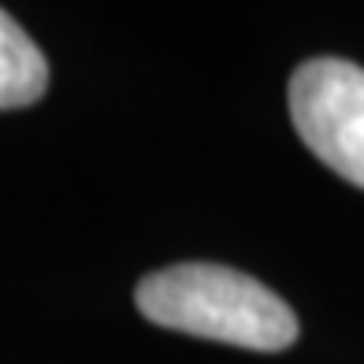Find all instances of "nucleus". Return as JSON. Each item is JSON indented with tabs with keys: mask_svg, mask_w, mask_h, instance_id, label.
Masks as SVG:
<instances>
[{
	"mask_svg": "<svg viewBox=\"0 0 364 364\" xmlns=\"http://www.w3.org/2000/svg\"><path fill=\"white\" fill-rule=\"evenodd\" d=\"M134 301L156 327L257 353L290 350L301 331L294 309L275 290L227 264L190 260L153 272L138 283Z\"/></svg>",
	"mask_w": 364,
	"mask_h": 364,
	"instance_id": "f257e3e1",
	"label": "nucleus"
},
{
	"mask_svg": "<svg viewBox=\"0 0 364 364\" xmlns=\"http://www.w3.org/2000/svg\"><path fill=\"white\" fill-rule=\"evenodd\" d=\"M290 119L335 175L364 190V68L316 56L290 78Z\"/></svg>",
	"mask_w": 364,
	"mask_h": 364,
	"instance_id": "f03ea898",
	"label": "nucleus"
},
{
	"mask_svg": "<svg viewBox=\"0 0 364 364\" xmlns=\"http://www.w3.org/2000/svg\"><path fill=\"white\" fill-rule=\"evenodd\" d=\"M48 90V63L34 38L0 8V112L26 108Z\"/></svg>",
	"mask_w": 364,
	"mask_h": 364,
	"instance_id": "7ed1b4c3",
	"label": "nucleus"
}]
</instances>
